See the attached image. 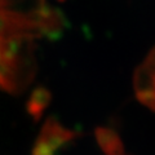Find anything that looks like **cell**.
Listing matches in <instances>:
<instances>
[{
    "mask_svg": "<svg viewBox=\"0 0 155 155\" xmlns=\"http://www.w3.org/2000/svg\"><path fill=\"white\" fill-rule=\"evenodd\" d=\"M76 136V132L65 128L56 119L51 118L41 129L32 155H56L58 150H61L66 143L71 142Z\"/></svg>",
    "mask_w": 155,
    "mask_h": 155,
    "instance_id": "cell-1",
    "label": "cell"
},
{
    "mask_svg": "<svg viewBox=\"0 0 155 155\" xmlns=\"http://www.w3.org/2000/svg\"><path fill=\"white\" fill-rule=\"evenodd\" d=\"M134 91L137 98L155 111V48L136 71Z\"/></svg>",
    "mask_w": 155,
    "mask_h": 155,
    "instance_id": "cell-2",
    "label": "cell"
},
{
    "mask_svg": "<svg viewBox=\"0 0 155 155\" xmlns=\"http://www.w3.org/2000/svg\"><path fill=\"white\" fill-rule=\"evenodd\" d=\"M94 136L104 155H124V145L114 129L100 127L96 129Z\"/></svg>",
    "mask_w": 155,
    "mask_h": 155,
    "instance_id": "cell-3",
    "label": "cell"
},
{
    "mask_svg": "<svg viewBox=\"0 0 155 155\" xmlns=\"http://www.w3.org/2000/svg\"><path fill=\"white\" fill-rule=\"evenodd\" d=\"M51 101V93L44 88H39L34 92L30 101V113L38 118L40 116L43 110L45 109V106L49 104Z\"/></svg>",
    "mask_w": 155,
    "mask_h": 155,
    "instance_id": "cell-4",
    "label": "cell"
},
{
    "mask_svg": "<svg viewBox=\"0 0 155 155\" xmlns=\"http://www.w3.org/2000/svg\"><path fill=\"white\" fill-rule=\"evenodd\" d=\"M124 155H125V154H124Z\"/></svg>",
    "mask_w": 155,
    "mask_h": 155,
    "instance_id": "cell-5",
    "label": "cell"
}]
</instances>
